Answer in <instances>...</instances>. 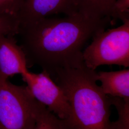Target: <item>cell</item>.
Listing matches in <instances>:
<instances>
[{"instance_id": "obj_5", "label": "cell", "mask_w": 129, "mask_h": 129, "mask_svg": "<svg viewBox=\"0 0 129 129\" xmlns=\"http://www.w3.org/2000/svg\"><path fill=\"white\" fill-rule=\"evenodd\" d=\"M33 97L62 120L69 114V106L63 90L46 72L35 73L28 70L21 75Z\"/></svg>"}, {"instance_id": "obj_2", "label": "cell", "mask_w": 129, "mask_h": 129, "mask_svg": "<svg viewBox=\"0 0 129 129\" xmlns=\"http://www.w3.org/2000/svg\"><path fill=\"white\" fill-rule=\"evenodd\" d=\"M51 77L69 104V116L62 120L65 129H112L111 100L98 85L96 70L82 61L57 69Z\"/></svg>"}, {"instance_id": "obj_3", "label": "cell", "mask_w": 129, "mask_h": 129, "mask_svg": "<svg viewBox=\"0 0 129 129\" xmlns=\"http://www.w3.org/2000/svg\"><path fill=\"white\" fill-rule=\"evenodd\" d=\"M42 104L26 86L0 79V129H32Z\"/></svg>"}, {"instance_id": "obj_10", "label": "cell", "mask_w": 129, "mask_h": 129, "mask_svg": "<svg viewBox=\"0 0 129 129\" xmlns=\"http://www.w3.org/2000/svg\"><path fill=\"white\" fill-rule=\"evenodd\" d=\"M32 129H65L62 120L42 104Z\"/></svg>"}, {"instance_id": "obj_11", "label": "cell", "mask_w": 129, "mask_h": 129, "mask_svg": "<svg viewBox=\"0 0 129 129\" xmlns=\"http://www.w3.org/2000/svg\"><path fill=\"white\" fill-rule=\"evenodd\" d=\"M109 97L118 113V119L112 121V129H129V100Z\"/></svg>"}, {"instance_id": "obj_8", "label": "cell", "mask_w": 129, "mask_h": 129, "mask_svg": "<svg viewBox=\"0 0 129 129\" xmlns=\"http://www.w3.org/2000/svg\"><path fill=\"white\" fill-rule=\"evenodd\" d=\"M102 91L109 97L129 100V69L97 72Z\"/></svg>"}, {"instance_id": "obj_7", "label": "cell", "mask_w": 129, "mask_h": 129, "mask_svg": "<svg viewBox=\"0 0 129 129\" xmlns=\"http://www.w3.org/2000/svg\"><path fill=\"white\" fill-rule=\"evenodd\" d=\"M14 37L0 35V79H9L28 70L25 54Z\"/></svg>"}, {"instance_id": "obj_13", "label": "cell", "mask_w": 129, "mask_h": 129, "mask_svg": "<svg viewBox=\"0 0 129 129\" xmlns=\"http://www.w3.org/2000/svg\"><path fill=\"white\" fill-rule=\"evenodd\" d=\"M129 19V0H116L113 5L111 19L112 22L119 19L122 22Z\"/></svg>"}, {"instance_id": "obj_9", "label": "cell", "mask_w": 129, "mask_h": 129, "mask_svg": "<svg viewBox=\"0 0 129 129\" xmlns=\"http://www.w3.org/2000/svg\"><path fill=\"white\" fill-rule=\"evenodd\" d=\"M116 1L76 0V3L78 13L88 18L95 19L108 18L112 20V10Z\"/></svg>"}, {"instance_id": "obj_6", "label": "cell", "mask_w": 129, "mask_h": 129, "mask_svg": "<svg viewBox=\"0 0 129 129\" xmlns=\"http://www.w3.org/2000/svg\"><path fill=\"white\" fill-rule=\"evenodd\" d=\"M78 13L76 0H25L17 16L22 24L54 14L70 16Z\"/></svg>"}, {"instance_id": "obj_12", "label": "cell", "mask_w": 129, "mask_h": 129, "mask_svg": "<svg viewBox=\"0 0 129 129\" xmlns=\"http://www.w3.org/2000/svg\"><path fill=\"white\" fill-rule=\"evenodd\" d=\"M20 23L16 15L0 14V35L16 36L18 32Z\"/></svg>"}, {"instance_id": "obj_1", "label": "cell", "mask_w": 129, "mask_h": 129, "mask_svg": "<svg viewBox=\"0 0 129 129\" xmlns=\"http://www.w3.org/2000/svg\"><path fill=\"white\" fill-rule=\"evenodd\" d=\"M112 23L111 19L90 18L78 13L20 24L16 36L28 68L37 65L51 76L57 69L83 61V48L87 43Z\"/></svg>"}, {"instance_id": "obj_14", "label": "cell", "mask_w": 129, "mask_h": 129, "mask_svg": "<svg viewBox=\"0 0 129 129\" xmlns=\"http://www.w3.org/2000/svg\"><path fill=\"white\" fill-rule=\"evenodd\" d=\"M25 0H0V14L16 15L21 8Z\"/></svg>"}, {"instance_id": "obj_4", "label": "cell", "mask_w": 129, "mask_h": 129, "mask_svg": "<svg viewBox=\"0 0 129 129\" xmlns=\"http://www.w3.org/2000/svg\"><path fill=\"white\" fill-rule=\"evenodd\" d=\"M82 52L85 64L96 70L102 65L129 67V19L118 27L96 34Z\"/></svg>"}]
</instances>
